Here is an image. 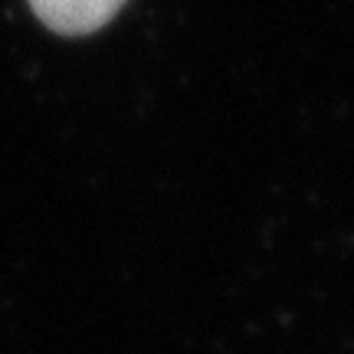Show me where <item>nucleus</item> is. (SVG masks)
Segmentation results:
<instances>
[{
    "label": "nucleus",
    "instance_id": "nucleus-1",
    "mask_svg": "<svg viewBox=\"0 0 354 354\" xmlns=\"http://www.w3.org/2000/svg\"><path fill=\"white\" fill-rule=\"evenodd\" d=\"M46 30L59 37H88L109 26L125 0H26Z\"/></svg>",
    "mask_w": 354,
    "mask_h": 354
}]
</instances>
